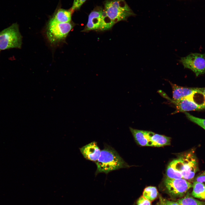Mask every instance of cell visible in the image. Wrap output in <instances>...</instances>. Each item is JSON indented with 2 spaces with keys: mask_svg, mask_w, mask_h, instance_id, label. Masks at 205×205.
Returning a JSON list of instances; mask_svg holds the SVG:
<instances>
[{
  "mask_svg": "<svg viewBox=\"0 0 205 205\" xmlns=\"http://www.w3.org/2000/svg\"><path fill=\"white\" fill-rule=\"evenodd\" d=\"M194 181L202 183L205 182V170L197 177Z\"/></svg>",
  "mask_w": 205,
  "mask_h": 205,
  "instance_id": "cell-23",
  "label": "cell"
},
{
  "mask_svg": "<svg viewBox=\"0 0 205 205\" xmlns=\"http://www.w3.org/2000/svg\"><path fill=\"white\" fill-rule=\"evenodd\" d=\"M177 202L179 205H204V203L202 202L189 196L179 200Z\"/></svg>",
  "mask_w": 205,
  "mask_h": 205,
  "instance_id": "cell-18",
  "label": "cell"
},
{
  "mask_svg": "<svg viewBox=\"0 0 205 205\" xmlns=\"http://www.w3.org/2000/svg\"><path fill=\"white\" fill-rule=\"evenodd\" d=\"M184 68L192 71L196 76L205 73V54L192 53L179 60Z\"/></svg>",
  "mask_w": 205,
  "mask_h": 205,
  "instance_id": "cell-6",
  "label": "cell"
},
{
  "mask_svg": "<svg viewBox=\"0 0 205 205\" xmlns=\"http://www.w3.org/2000/svg\"><path fill=\"white\" fill-rule=\"evenodd\" d=\"M81 153L87 160L96 161L99 158L101 151L95 142H92L79 148Z\"/></svg>",
  "mask_w": 205,
  "mask_h": 205,
  "instance_id": "cell-11",
  "label": "cell"
},
{
  "mask_svg": "<svg viewBox=\"0 0 205 205\" xmlns=\"http://www.w3.org/2000/svg\"><path fill=\"white\" fill-rule=\"evenodd\" d=\"M130 130L137 142L142 146H150V132L140 130L130 127Z\"/></svg>",
  "mask_w": 205,
  "mask_h": 205,
  "instance_id": "cell-12",
  "label": "cell"
},
{
  "mask_svg": "<svg viewBox=\"0 0 205 205\" xmlns=\"http://www.w3.org/2000/svg\"><path fill=\"white\" fill-rule=\"evenodd\" d=\"M159 201L157 202L156 205H166L165 199L160 196Z\"/></svg>",
  "mask_w": 205,
  "mask_h": 205,
  "instance_id": "cell-24",
  "label": "cell"
},
{
  "mask_svg": "<svg viewBox=\"0 0 205 205\" xmlns=\"http://www.w3.org/2000/svg\"><path fill=\"white\" fill-rule=\"evenodd\" d=\"M114 24V23L108 16L104 9H103L99 28L102 30H109Z\"/></svg>",
  "mask_w": 205,
  "mask_h": 205,
  "instance_id": "cell-16",
  "label": "cell"
},
{
  "mask_svg": "<svg viewBox=\"0 0 205 205\" xmlns=\"http://www.w3.org/2000/svg\"><path fill=\"white\" fill-rule=\"evenodd\" d=\"M22 36L18 25L14 23L0 32V50L20 48Z\"/></svg>",
  "mask_w": 205,
  "mask_h": 205,
  "instance_id": "cell-4",
  "label": "cell"
},
{
  "mask_svg": "<svg viewBox=\"0 0 205 205\" xmlns=\"http://www.w3.org/2000/svg\"><path fill=\"white\" fill-rule=\"evenodd\" d=\"M0 51H1V50H0Z\"/></svg>",
  "mask_w": 205,
  "mask_h": 205,
  "instance_id": "cell-26",
  "label": "cell"
},
{
  "mask_svg": "<svg viewBox=\"0 0 205 205\" xmlns=\"http://www.w3.org/2000/svg\"><path fill=\"white\" fill-rule=\"evenodd\" d=\"M95 162L97 166L96 174L102 173L107 174L129 167L117 151L109 146H105L101 151L99 158Z\"/></svg>",
  "mask_w": 205,
  "mask_h": 205,
  "instance_id": "cell-1",
  "label": "cell"
},
{
  "mask_svg": "<svg viewBox=\"0 0 205 205\" xmlns=\"http://www.w3.org/2000/svg\"><path fill=\"white\" fill-rule=\"evenodd\" d=\"M104 6L106 15L114 24L134 15L124 0H106Z\"/></svg>",
  "mask_w": 205,
  "mask_h": 205,
  "instance_id": "cell-2",
  "label": "cell"
},
{
  "mask_svg": "<svg viewBox=\"0 0 205 205\" xmlns=\"http://www.w3.org/2000/svg\"><path fill=\"white\" fill-rule=\"evenodd\" d=\"M136 204L137 205H151V202L143 196H142L137 200Z\"/></svg>",
  "mask_w": 205,
  "mask_h": 205,
  "instance_id": "cell-22",
  "label": "cell"
},
{
  "mask_svg": "<svg viewBox=\"0 0 205 205\" xmlns=\"http://www.w3.org/2000/svg\"><path fill=\"white\" fill-rule=\"evenodd\" d=\"M164 183L169 193L174 196H180L192 187V184L183 178L172 179L167 177Z\"/></svg>",
  "mask_w": 205,
  "mask_h": 205,
  "instance_id": "cell-8",
  "label": "cell"
},
{
  "mask_svg": "<svg viewBox=\"0 0 205 205\" xmlns=\"http://www.w3.org/2000/svg\"></svg>",
  "mask_w": 205,
  "mask_h": 205,
  "instance_id": "cell-27",
  "label": "cell"
},
{
  "mask_svg": "<svg viewBox=\"0 0 205 205\" xmlns=\"http://www.w3.org/2000/svg\"><path fill=\"white\" fill-rule=\"evenodd\" d=\"M86 0H74L72 10L73 11L79 9Z\"/></svg>",
  "mask_w": 205,
  "mask_h": 205,
  "instance_id": "cell-21",
  "label": "cell"
},
{
  "mask_svg": "<svg viewBox=\"0 0 205 205\" xmlns=\"http://www.w3.org/2000/svg\"><path fill=\"white\" fill-rule=\"evenodd\" d=\"M71 11L63 9H59L50 19L59 23L70 22L71 19Z\"/></svg>",
  "mask_w": 205,
  "mask_h": 205,
  "instance_id": "cell-14",
  "label": "cell"
},
{
  "mask_svg": "<svg viewBox=\"0 0 205 205\" xmlns=\"http://www.w3.org/2000/svg\"><path fill=\"white\" fill-rule=\"evenodd\" d=\"M165 201L166 205H179L177 202L169 201L165 199Z\"/></svg>",
  "mask_w": 205,
  "mask_h": 205,
  "instance_id": "cell-25",
  "label": "cell"
},
{
  "mask_svg": "<svg viewBox=\"0 0 205 205\" xmlns=\"http://www.w3.org/2000/svg\"><path fill=\"white\" fill-rule=\"evenodd\" d=\"M172 90L173 99L177 101L186 97L201 94L205 97V88L188 87L179 86L169 81Z\"/></svg>",
  "mask_w": 205,
  "mask_h": 205,
  "instance_id": "cell-9",
  "label": "cell"
},
{
  "mask_svg": "<svg viewBox=\"0 0 205 205\" xmlns=\"http://www.w3.org/2000/svg\"><path fill=\"white\" fill-rule=\"evenodd\" d=\"M171 138L150 132V146L159 147L170 144Z\"/></svg>",
  "mask_w": 205,
  "mask_h": 205,
  "instance_id": "cell-13",
  "label": "cell"
},
{
  "mask_svg": "<svg viewBox=\"0 0 205 205\" xmlns=\"http://www.w3.org/2000/svg\"><path fill=\"white\" fill-rule=\"evenodd\" d=\"M192 195L194 197L205 199V185L202 183L194 181L192 184Z\"/></svg>",
  "mask_w": 205,
  "mask_h": 205,
  "instance_id": "cell-15",
  "label": "cell"
},
{
  "mask_svg": "<svg viewBox=\"0 0 205 205\" xmlns=\"http://www.w3.org/2000/svg\"><path fill=\"white\" fill-rule=\"evenodd\" d=\"M73 27L70 22L59 23L50 19L47 28V37L51 43H58L66 38Z\"/></svg>",
  "mask_w": 205,
  "mask_h": 205,
  "instance_id": "cell-5",
  "label": "cell"
},
{
  "mask_svg": "<svg viewBox=\"0 0 205 205\" xmlns=\"http://www.w3.org/2000/svg\"><path fill=\"white\" fill-rule=\"evenodd\" d=\"M166 174L167 177L172 179H180L183 178L182 174L175 170L169 165L167 167Z\"/></svg>",
  "mask_w": 205,
  "mask_h": 205,
  "instance_id": "cell-20",
  "label": "cell"
},
{
  "mask_svg": "<svg viewBox=\"0 0 205 205\" xmlns=\"http://www.w3.org/2000/svg\"><path fill=\"white\" fill-rule=\"evenodd\" d=\"M103 9L100 7H96L89 14L88 21L83 30L87 31L99 28Z\"/></svg>",
  "mask_w": 205,
  "mask_h": 205,
  "instance_id": "cell-10",
  "label": "cell"
},
{
  "mask_svg": "<svg viewBox=\"0 0 205 205\" xmlns=\"http://www.w3.org/2000/svg\"><path fill=\"white\" fill-rule=\"evenodd\" d=\"M196 94L186 97L182 99L175 101L163 95L167 99L175 105L176 110L173 113L175 114L179 112H185L192 110H199L205 109V101L202 103L198 102L195 100Z\"/></svg>",
  "mask_w": 205,
  "mask_h": 205,
  "instance_id": "cell-7",
  "label": "cell"
},
{
  "mask_svg": "<svg viewBox=\"0 0 205 205\" xmlns=\"http://www.w3.org/2000/svg\"><path fill=\"white\" fill-rule=\"evenodd\" d=\"M158 191L157 188L152 186H149L146 188L143 193V196L150 202L156 199Z\"/></svg>",
  "mask_w": 205,
  "mask_h": 205,
  "instance_id": "cell-17",
  "label": "cell"
},
{
  "mask_svg": "<svg viewBox=\"0 0 205 205\" xmlns=\"http://www.w3.org/2000/svg\"></svg>",
  "mask_w": 205,
  "mask_h": 205,
  "instance_id": "cell-28",
  "label": "cell"
},
{
  "mask_svg": "<svg viewBox=\"0 0 205 205\" xmlns=\"http://www.w3.org/2000/svg\"><path fill=\"white\" fill-rule=\"evenodd\" d=\"M169 165L180 173L183 179L189 181L192 180L198 170V165L194 155L189 154L185 156L172 161Z\"/></svg>",
  "mask_w": 205,
  "mask_h": 205,
  "instance_id": "cell-3",
  "label": "cell"
},
{
  "mask_svg": "<svg viewBox=\"0 0 205 205\" xmlns=\"http://www.w3.org/2000/svg\"><path fill=\"white\" fill-rule=\"evenodd\" d=\"M187 118L191 121L197 124L205 130V119L195 117L187 112H184Z\"/></svg>",
  "mask_w": 205,
  "mask_h": 205,
  "instance_id": "cell-19",
  "label": "cell"
}]
</instances>
